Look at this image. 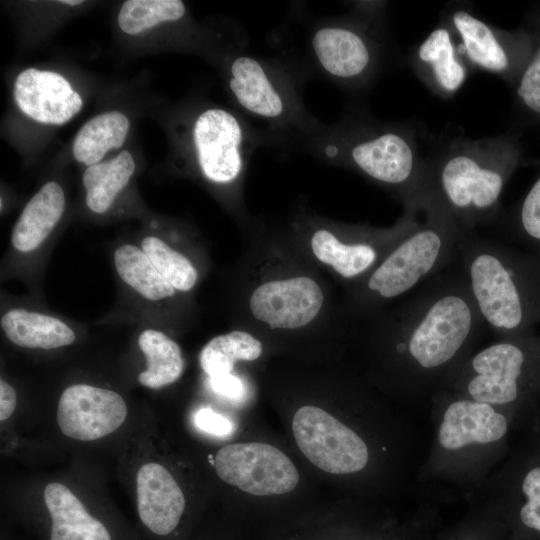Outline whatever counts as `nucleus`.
I'll use <instances>...</instances> for the list:
<instances>
[{"mask_svg": "<svg viewBox=\"0 0 540 540\" xmlns=\"http://www.w3.org/2000/svg\"><path fill=\"white\" fill-rule=\"evenodd\" d=\"M517 152L507 136L456 138L427 163L426 190L462 232L493 220Z\"/></svg>", "mask_w": 540, "mask_h": 540, "instance_id": "1", "label": "nucleus"}, {"mask_svg": "<svg viewBox=\"0 0 540 540\" xmlns=\"http://www.w3.org/2000/svg\"><path fill=\"white\" fill-rule=\"evenodd\" d=\"M419 208L418 226L356 283L353 298L360 309L374 312L413 292L456 257L462 231L454 218L428 191Z\"/></svg>", "mask_w": 540, "mask_h": 540, "instance_id": "2", "label": "nucleus"}, {"mask_svg": "<svg viewBox=\"0 0 540 540\" xmlns=\"http://www.w3.org/2000/svg\"><path fill=\"white\" fill-rule=\"evenodd\" d=\"M456 257L484 324L513 334L529 319L525 266L496 241L462 232Z\"/></svg>", "mask_w": 540, "mask_h": 540, "instance_id": "3", "label": "nucleus"}, {"mask_svg": "<svg viewBox=\"0 0 540 540\" xmlns=\"http://www.w3.org/2000/svg\"><path fill=\"white\" fill-rule=\"evenodd\" d=\"M348 137L345 161L367 178L393 190L405 208L416 206L426 191L427 163L416 131L407 125L367 128Z\"/></svg>", "mask_w": 540, "mask_h": 540, "instance_id": "4", "label": "nucleus"}, {"mask_svg": "<svg viewBox=\"0 0 540 540\" xmlns=\"http://www.w3.org/2000/svg\"><path fill=\"white\" fill-rule=\"evenodd\" d=\"M292 430L300 451L325 472L349 474L367 464L368 449L364 441L319 407H300L293 417Z\"/></svg>", "mask_w": 540, "mask_h": 540, "instance_id": "5", "label": "nucleus"}, {"mask_svg": "<svg viewBox=\"0 0 540 540\" xmlns=\"http://www.w3.org/2000/svg\"><path fill=\"white\" fill-rule=\"evenodd\" d=\"M214 467L221 480L256 496L285 494L299 482L290 458L266 443L226 445L217 451Z\"/></svg>", "mask_w": 540, "mask_h": 540, "instance_id": "6", "label": "nucleus"}, {"mask_svg": "<svg viewBox=\"0 0 540 540\" xmlns=\"http://www.w3.org/2000/svg\"><path fill=\"white\" fill-rule=\"evenodd\" d=\"M323 305L320 284L304 275L264 281L249 297L251 315L272 329L302 328L317 318Z\"/></svg>", "mask_w": 540, "mask_h": 540, "instance_id": "7", "label": "nucleus"}, {"mask_svg": "<svg viewBox=\"0 0 540 540\" xmlns=\"http://www.w3.org/2000/svg\"><path fill=\"white\" fill-rule=\"evenodd\" d=\"M443 19L453 31L459 55L471 70L512 80L518 70L515 36L484 21L464 5L452 6Z\"/></svg>", "mask_w": 540, "mask_h": 540, "instance_id": "8", "label": "nucleus"}, {"mask_svg": "<svg viewBox=\"0 0 540 540\" xmlns=\"http://www.w3.org/2000/svg\"><path fill=\"white\" fill-rule=\"evenodd\" d=\"M193 140L203 175L211 182L235 181L244 166L245 130L239 120L221 108L207 109L195 121Z\"/></svg>", "mask_w": 540, "mask_h": 540, "instance_id": "9", "label": "nucleus"}, {"mask_svg": "<svg viewBox=\"0 0 540 540\" xmlns=\"http://www.w3.org/2000/svg\"><path fill=\"white\" fill-rule=\"evenodd\" d=\"M126 416L125 401L117 392L88 384L67 387L57 408L62 433L80 441L100 439L116 431Z\"/></svg>", "mask_w": 540, "mask_h": 540, "instance_id": "10", "label": "nucleus"}, {"mask_svg": "<svg viewBox=\"0 0 540 540\" xmlns=\"http://www.w3.org/2000/svg\"><path fill=\"white\" fill-rule=\"evenodd\" d=\"M313 52L323 70L338 79L357 82L367 78L377 64V48L362 29L329 25L315 31Z\"/></svg>", "mask_w": 540, "mask_h": 540, "instance_id": "11", "label": "nucleus"}, {"mask_svg": "<svg viewBox=\"0 0 540 540\" xmlns=\"http://www.w3.org/2000/svg\"><path fill=\"white\" fill-rule=\"evenodd\" d=\"M409 63L430 91L446 100L458 93L471 71L459 55L453 31L443 18L413 48Z\"/></svg>", "mask_w": 540, "mask_h": 540, "instance_id": "12", "label": "nucleus"}, {"mask_svg": "<svg viewBox=\"0 0 540 540\" xmlns=\"http://www.w3.org/2000/svg\"><path fill=\"white\" fill-rule=\"evenodd\" d=\"M525 353L511 341L494 343L478 352L470 361L466 388L477 402L507 404L518 396Z\"/></svg>", "mask_w": 540, "mask_h": 540, "instance_id": "13", "label": "nucleus"}, {"mask_svg": "<svg viewBox=\"0 0 540 540\" xmlns=\"http://www.w3.org/2000/svg\"><path fill=\"white\" fill-rule=\"evenodd\" d=\"M13 94L24 114L44 124H64L83 105L81 96L62 75L36 68H28L17 76Z\"/></svg>", "mask_w": 540, "mask_h": 540, "instance_id": "14", "label": "nucleus"}, {"mask_svg": "<svg viewBox=\"0 0 540 540\" xmlns=\"http://www.w3.org/2000/svg\"><path fill=\"white\" fill-rule=\"evenodd\" d=\"M138 514L153 533L170 534L185 509L184 494L172 474L159 463H146L136 476Z\"/></svg>", "mask_w": 540, "mask_h": 540, "instance_id": "15", "label": "nucleus"}, {"mask_svg": "<svg viewBox=\"0 0 540 540\" xmlns=\"http://www.w3.org/2000/svg\"><path fill=\"white\" fill-rule=\"evenodd\" d=\"M507 431L504 415L488 403L458 400L451 403L439 429V442L448 450H457L473 443H490Z\"/></svg>", "mask_w": 540, "mask_h": 540, "instance_id": "16", "label": "nucleus"}, {"mask_svg": "<svg viewBox=\"0 0 540 540\" xmlns=\"http://www.w3.org/2000/svg\"><path fill=\"white\" fill-rule=\"evenodd\" d=\"M229 87L239 105L265 119H281L287 100L267 68L256 58L236 57L230 66Z\"/></svg>", "mask_w": 540, "mask_h": 540, "instance_id": "17", "label": "nucleus"}, {"mask_svg": "<svg viewBox=\"0 0 540 540\" xmlns=\"http://www.w3.org/2000/svg\"><path fill=\"white\" fill-rule=\"evenodd\" d=\"M64 209L62 187L54 181L44 184L28 201L14 225L11 233L13 248L21 253L39 248L60 221Z\"/></svg>", "mask_w": 540, "mask_h": 540, "instance_id": "18", "label": "nucleus"}, {"mask_svg": "<svg viewBox=\"0 0 540 540\" xmlns=\"http://www.w3.org/2000/svg\"><path fill=\"white\" fill-rule=\"evenodd\" d=\"M44 501L52 519L50 540H111L104 524L65 485L47 484Z\"/></svg>", "mask_w": 540, "mask_h": 540, "instance_id": "19", "label": "nucleus"}, {"mask_svg": "<svg viewBox=\"0 0 540 540\" xmlns=\"http://www.w3.org/2000/svg\"><path fill=\"white\" fill-rule=\"evenodd\" d=\"M0 324L5 336L23 348L56 349L72 344L76 338L59 318L23 308L4 313Z\"/></svg>", "mask_w": 540, "mask_h": 540, "instance_id": "20", "label": "nucleus"}, {"mask_svg": "<svg viewBox=\"0 0 540 540\" xmlns=\"http://www.w3.org/2000/svg\"><path fill=\"white\" fill-rule=\"evenodd\" d=\"M147 366L138 375L141 385L159 389L177 381L184 370V359L180 346L162 331L146 329L138 338Z\"/></svg>", "mask_w": 540, "mask_h": 540, "instance_id": "21", "label": "nucleus"}, {"mask_svg": "<svg viewBox=\"0 0 540 540\" xmlns=\"http://www.w3.org/2000/svg\"><path fill=\"white\" fill-rule=\"evenodd\" d=\"M128 118L109 111L87 121L73 142L74 158L85 165L98 164L111 149L122 146L129 130Z\"/></svg>", "mask_w": 540, "mask_h": 540, "instance_id": "22", "label": "nucleus"}, {"mask_svg": "<svg viewBox=\"0 0 540 540\" xmlns=\"http://www.w3.org/2000/svg\"><path fill=\"white\" fill-rule=\"evenodd\" d=\"M135 170L132 155L121 151L115 158L89 166L83 173L86 205L94 213L106 212Z\"/></svg>", "mask_w": 540, "mask_h": 540, "instance_id": "23", "label": "nucleus"}, {"mask_svg": "<svg viewBox=\"0 0 540 540\" xmlns=\"http://www.w3.org/2000/svg\"><path fill=\"white\" fill-rule=\"evenodd\" d=\"M113 258L119 277L143 298L159 301L174 296L176 290L139 247L123 244Z\"/></svg>", "mask_w": 540, "mask_h": 540, "instance_id": "24", "label": "nucleus"}, {"mask_svg": "<svg viewBox=\"0 0 540 540\" xmlns=\"http://www.w3.org/2000/svg\"><path fill=\"white\" fill-rule=\"evenodd\" d=\"M262 351L260 340L248 332L235 330L212 338L202 348L199 362L209 377H215L230 374L237 361L258 359Z\"/></svg>", "mask_w": 540, "mask_h": 540, "instance_id": "25", "label": "nucleus"}, {"mask_svg": "<svg viewBox=\"0 0 540 540\" xmlns=\"http://www.w3.org/2000/svg\"><path fill=\"white\" fill-rule=\"evenodd\" d=\"M185 14L180 0H128L118 14V24L127 34L141 33L159 23L176 21Z\"/></svg>", "mask_w": 540, "mask_h": 540, "instance_id": "26", "label": "nucleus"}, {"mask_svg": "<svg viewBox=\"0 0 540 540\" xmlns=\"http://www.w3.org/2000/svg\"><path fill=\"white\" fill-rule=\"evenodd\" d=\"M141 249L175 290L187 292L195 286L198 280L196 268L186 256L162 239L147 236L141 242Z\"/></svg>", "mask_w": 540, "mask_h": 540, "instance_id": "27", "label": "nucleus"}, {"mask_svg": "<svg viewBox=\"0 0 540 540\" xmlns=\"http://www.w3.org/2000/svg\"><path fill=\"white\" fill-rule=\"evenodd\" d=\"M515 92L527 110L540 116V44L521 69Z\"/></svg>", "mask_w": 540, "mask_h": 540, "instance_id": "28", "label": "nucleus"}, {"mask_svg": "<svg viewBox=\"0 0 540 540\" xmlns=\"http://www.w3.org/2000/svg\"><path fill=\"white\" fill-rule=\"evenodd\" d=\"M522 490L527 502L520 510L521 521L527 527L540 531V467L527 473Z\"/></svg>", "mask_w": 540, "mask_h": 540, "instance_id": "29", "label": "nucleus"}, {"mask_svg": "<svg viewBox=\"0 0 540 540\" xmlns=\"http://www.w3.org/2000/svg\"><path fill=\"white\" fill-rule=\"evenodd\" d=\"M519 224L528 237L540 242V177L521 204Z\"/></svg>", "mask_w": 540, "mask_h": 540, "instance_id": "30", "label": "nucleus"}, {"mask_svg": "<svg viewBox=\"0 0 540 540\" xmlns=\"http://www.w3.org/2000/svg\"><path fill=\"white\" fill-rule=\"evenodd\" d=\"M194 420L198 429L215 436H227L233 432L232 422L210 408L199 409Z\"/></svg>", "mask_w": 540, "mask_h": 540, "instance_id": "31", "label": "nucleus"}, {"mask_svg": "<svg viewBox=\"0 0 540 540\" xmlns=\"http://www.w3.org/2000/svg\"><path fill=\"white\" fill-rule=\"evenodd\" d=\"M210 384L216 393L227 398L239 399L244 395V386L242 381L231 373L210 377Z\"/></svg>", "mask_w": 540, "mask_h": 540, "instance_id": "32", "label": "nucleus"}, {"mask_svg": "<svg viewBox=\"0 0 540 540\" xmlns=\"http://www.w3.org/2000/svg\"><path fill=\"white\" fill-rule=\"evenodd\" d=\"M17 397L14 388L4 380L0 381V420L9 418L16 408Z\"/></svg>", "mask_w": 540, "mask_h": 540, "instance_id": "33", "label": "nucleus"}, {"mask_svg": "<svg viewBox=\"0 0 540 540\" xmlns=\"http://www.w3.org/2000/svg\"><path fill=\"white\" fill-rule=\"evenodd\" d=\"M83 1L81 0H62L60 3L67 4V5H78L81 4Z\"/></svg>", "mask_w": 540, "mask_h": 540, "instance_id": "34", "label": "nucleus"}]
</instances>
